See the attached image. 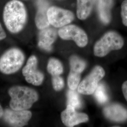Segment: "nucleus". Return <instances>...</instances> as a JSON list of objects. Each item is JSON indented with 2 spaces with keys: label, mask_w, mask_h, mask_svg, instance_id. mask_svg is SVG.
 <instances>
[{
  "label": "nucleus",
  "mask_w": 127,
  "mask_h": 127,
  "mask_svg": "<svg viewBox=\"0 0 127 127\" xmlns=\"http://www.w3.org/2000/svg\"><path fill=\"white\" fill-rule=\"evenodd\" d=\"M124 41L122 36L115 31L106 32L94 46V54L96 57H103L112 50L121 49Z\"/></svg>",
  "instance_id": "7ed1b4c3"
},
{
  "label": "nucleus",
  "mask_w": 127,
  "mask_h": 127,
  "mask_svg": "<svg viewBox=\"0 0 127 127\" xmlns=\"http://www.w3.org/2000/svg\"><path fill=\"white\" fill-rule=\"evenodd\" d=\"M24 61L22 51L17 48L10 49L0 58V71L6 74L16 73L21 67Z\"/></svg>",
  "instance_id": "20e7f679"
},
{
  "label": "nucleus",
  "mask_w": 127,
  "mask_h": 127,
  "mask_svg": "<svg viewBox=\"0 0 127 127\" xmlns=\"http://www.w3.org/2000/svg\"><path fill=\"white\" fill-rule=\"evenodd\" d=\"M3 18L5 25L9 32L13 33L20 32L27 20L25 6L20 0H10L5 6Z\"/></svg>",
  "instance_id": "f257e3e1"
},
{
  "label": "nucleus",
  "mask_w": 127,
  "mask_h": 127,
  "mask_svg": "<svg viewBox=\"0 0 127 127\" xmlns=\"http://www.w3.org/2000/svg\"><path fill=\"white\" fill-rule=\"evenodd\" d=\"M8 92L11 97L10 107L15 110L30 109L39 98L36 91L27 87H12L9 89Z\"/></svg>",
  "instance_id": "f03ea898"
},
{
  "label": "nucleus",
  "mask_w": 127,
  "mask_h": 127,
  "mask_svg": "<svg viewBox=\"0 0 127 127\" xmlns=\"http://www.w3.org/2000/svg\"><path fill=\"white\" fill-rule=\"evenodd\" d=\"M47 15L50 25L57 28L65 26L71 23L74 19L73 12L57 6L49 7Z\"/></svg>",
  "instance_id": "0eeeda50"
},
{
  "label": "nucleus",
  "mask_w": 127,
  "mask_h": 127,
  "mask_svg": "<svg viewBox=\"0 0 127 127\" xmlns=\"http://www.w3.org/2000/svg\"><path fill=\"white\" fill-rule=\"evenodd\" d=\"M104 116L112 121L121 123L127 120V109L119 104H112L103 109Z\"/></svg>",
  "instance_id": "9b49d317"
},
{
  "label": "nucleus",
  "mask_w": 127,
  "mask_h": 127,
  "mask_svg": "<svg viewBox=\"0 0 127 127\" xmlns=\"http://www.w3.org/2000/svg\"><path fill=\"white\" fill-rule=\"evenodd\" d=\"M32 115V113L27 110H15L6 109L4 111L3 117L5 122L10 126L21 127L27 124Z\"/></svg>",
  "instance_id": "6e6552de"
},
{
  "label": "nucleus",
  "mask_w": 127,
  "mask_h": 127,
  "mask_svg": "<svg viewBox=\"0 0 127 127\" xmlns=\"http://www.w3.org/2000/svg\"><path fill=\"white\" fill-rule=\"evenodd\" d=\"M6 37V33L0 23V41L5 39Z\"/></svg>",
  "instance_id": "b1692460"
},
{
  "label": "nucleus",
  "mask_w": 127,
  "mask_h": 127,
  "mask_svg": "<svg viewBox=\"0 0 127 127\" xmlns=\"http://www.w3.org/2000/svg\"><path fill=\"white\" fill-rule=\"evenodd\" d=\"M38 61L35 56H31L27 60L26 66L22 70L26 80L35 86L41 85L44 80V75L37 69Z\"/></svg>",
  "instance_id": "1a4fd4ad"
},
{
  "label": "nucleus",
  "mask_w": 127,
  "mask_h": 127,
  "mask_svg": "<svg viewBox=\"0 0 127 127\" xmlns=\"http://www.w3.org/2000/svg\"><path fill=\"white\" fill-rule=\"evenodd\" d=\"M122 91L124 96L127 101V81L123 83L122 85Z\"/></svg>",
  "instance_id": "5701e85b"
},
{
  "label": "nucleus",
  "mask_w": 127,
  "mask_h": 127,
  "mask_svg": "<svg viewBox=\"0 0 127 127\" xmlns=\"http://www.w3.org/2000/svg\"><path fill=\"white\" fill-rule=\"evenodd\" d=\"M70 72L81 74L86 66V63L84 60L77 56L73 55L69 59Z\"/></svg>",
  "instance_id": "dca6fc26"
},
{
  "label": "nucleus",
  "mask_w": 127,
  "mask_h": 127,
  "mask_svg": "<svg viewBox=\"0 0 127 127\" xmlns=\"http://www.w3.org/2000/svg\"><path fill=\"white\" fill-rule=\"evenodd\" d=\"M62 122L66 127H72L81 123H86L89 121L88 115L79 113L73 107L67 105L61 114Z\"/></svg>",
  "instance_id": "9d476101"
},
{
  "label": "nucleus",
  "mask_w": 127,
  "mask_h": 127,
  "mask_svg": "<svg viewBox=\"0 0 127 127\" xmlns=\"http://www.w3.org/2000/svg\"><path fill=\"white\" fill-rule=\"evenodd\" d=\"M59 36L65 40H73L77 45L83 48L88 43V37L81 28L74 25H67L61 27L58 31Z\"/></svg>",
  "instance_id": "423d86ee"
},
{
  "label": "nucleus",
  "mask_w": 127,
  "mask_h": 127,
  "mask_svg": "<svg viewBox=\"0 0 127 127\" xmlns=\"http://www.w3.org/2000/svg\"><path fill=\"white\" fill-rule=\"evenodd\" d=\"M57 35L58 32L54 28L48 27L41 30L38 35V46L43 50L50 51Z\"/></svg>",
  "instance_id": "f8f14e48"
},
{
  "label": "nucleus",
  "mask_w": 127,
  "mask_h": 127,
  "mask_svg": "<svg viewBox=\"0 0 127 127\" xmlns=\"http://www.w3.org/2000/svg\"><path fill=\"white\" fill-rule=\"evenodd\" d=\"M37 10L35 17V23L37 27L42 30L49 27V22L47 12L49 8V4L46 0H38Z\"/></svg>",
  "instance_id": "ddd939ff"
},
{
  "label": "nucleus",
  "mask_w": 127,
  "mask_h": 127,
  "mask_svg": "<svg viewBox=\"0 0 127 127\" xmlns=\"http://www.w3.org/2000/svg\"><path fill=\"white\" fill-rule=\"evenodd\" d=\"M67 105L75 109H79L82 106V102L80 95L75 90L70 89L67 93Z\"/></svg>",
  "instance_id": "a211bd4d"
},
{
  "label": "nucleus",
  "mask_w": 127,
  "mask_h": 127,
  "mask_svg": "<svg viewBox=\"0 0 127 127\" xmlns=\"http://www.w3.org/2000/svg\"><path fill=\"white\" fill-rule=\"evenodd\" d=\"M97 11L99 18L104 24H109L111 20V11L114 0H96Z\"/></svg>",
  "instance_id": "4468645a"
},
{
  "label": "nucleus",
  "mask_w": 127,
  "mask_h": 127,
  "mask_svg": "<svg viewBox=\"0 0 127 127\" xmlns=\"http://www.w3.org/2000/svg\"><path fill=\"white\" fill-rule=\"evenodd\" d=\"M121 17L123 24L127 27V0H125L121 5Z\"/></svg>",
  "instance_id": "4be33fe9"
},
{
  "label": "nucleus",
  "mask_w": 127,
  "mask_h": 127,
  "mask_svg": "<svg viewBox=\"0 0 127 127\" xmlns=\"http://www.w3.org/2000/svg\"><path fill=\"white\" fill-rule=\"evenodd\" d=\"M96 0H77L76 15L80 20H85L91 13Z\"/></svg>",
  "instance_id": "2eb2a0df"
},
{
  "label": "nucleus",
  "mask_w": 127,
  "mask_h": 127,
  "mask_svg": "<svg viewBox=\"0 0 127 127\" xmlns=\"http://www.w3.org/2000/svg\"><path fill=\"white\" fill-rule=\"evenodd\" d=\"M47 70L52 76L60 75L63 73V66L59 60L51 58L48 62Z\"/></svg>",
  "instance_id": "f3484780"
},
{
  "label": "nucleus",
  "mask_w": 127,
  "mask_h": 127,
  "mask_svg": "<svg viewBox=\"0 0 127 127\" xmlns=\"http://www.w3.org/2000/svg\"><path fill=\"white\" fill-rule=\"evenodd\" d=\"M94 93L96 100L100 104H104L108 100V96L105 88L102 83L98 84Z\"/></svg>",
  "instance_id": "6ab92c4d"
},
{
  "label": "nucleus",
  "mask_w": 127,
  "mask_h": 127,
  "mask_svg": "<svg viewBox=\"0 0 127 127\" xmlns=\"http://www.w3.org/2000/svg\"><path fill=\"white\" fill-rule=\"evenodd\" d=\"M3 113H4V111L2 109V107L1 106V105H0V118H1L3 116Z\"/></svg>",
  "instance_id": "393cba45"
},
{
  "label": "nucleus",
  "mask_w": 127,
  "mask_h": 127,
  "mask_svg": "<svg viewBox=\"0 0 127 127\" xmlns=\"http://www.w3.org/2000/svg\"><path fill=\"white\" fill-rule=\"evenodd\" d=\"M104 75V69L100 66H95L91 73L80 83L78 87V92L83 95L93 94L98 86L99 82Z\"/></svg>",
  "instance_id": "39448f33"
},
{
  "label": "nucleus",
  "mask_w": 127,
  "mask_h": 127,
  "mask_svg": "<svg viewBox=\"0 0 127 127\" xmlns=\"http://www.w3.org/2000/svg\"><path fill=\"white\" fill-rule=\"evenodd\" d=\"M52 83L53 89L57 91L62 90L64 87V81L63 79L60 75L53 76L52 78Z\"/></svg>",
  "instance_id": "412c9836"
},
{
  "label": "nucleus",
  "mask_w": 127,
  "mask_h": 127,
  "mask_svg": "<svg viewBox=\"0 0 127 127\" xmlns=\"http://www.w3.org/2000/svg\"><path fill=\"white\" fill-rule=\"evenodd\" d=\"M81 74L70 72L67 79L68 86L70 89L75 90L80 84Z\"/></svg>",
  "instance_id": "aec40b11"
}]
</instances>
